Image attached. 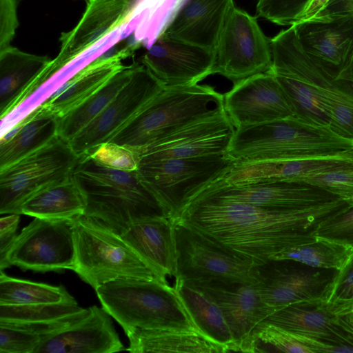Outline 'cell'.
I'll list each match as a JSON object with an SVG mask.
<instances>
[{"mask_svg": "<svg viewBox=\"0 0 353 353\" xmlns=\"http://www.w3.org/2000/svg\"><path fill=\"white\" fill-rule=\"evenodd\" d=\"M19 214L0 219V270L3 271L9 267L7 261L8 253L12 246L17 236V230L19 222Z\"/></svg>", "mask_w": 353, "mask_h": 353, "instance_id": "cell-44", "label": "cell"}, {"mask_svg": "<svg viewBox=\"0 0 353 353\" xmlns=\"http://www.w3.org/2000/svg\"><path fill=\"white\" fill-rule=\"evenodd\" d=\"M174 289L198 330L209 339L236 352L231 330L212 297L194 285L177 280Z\"/></svg>", "mask_w": 353, "mask_h": 353, "instance_id": "cell-31", "label": "cell"}, {"mask_svg": "<svg viewBox=\"0 0 353 353\" xmlns=\"http://www.w3.org/2000/svg\"><path fill=\"white\" fill-rule=\"evenodd\" d=\"M212 74L236 83L272 70L271 39L256 17L234 6L225 22L214 48Z\"/></svg>", "mask_w": 353, "mask_h": 353, "instance_id": "cell-11", "label": "cell"}, {"mask_svg": "<svg viewBox=\"0 0 353 353\" xmlns=\"http://www.w3.org/2000/svg\"><path fill=\"white\" fill-rule=\"evenodd\" d=\"M227 154L237 163L353 157V139L291 117L235 129Z\"/></svg>", "mask_w": 353, "mask_h": 353, "instance_id": "cell-2", "label": "cell"}, {"mask_svg": "<svg viewBox=\"0 0 353 353\" xmlns=\"http://www.w3.org/2000/svg\"><path fill=\"white\" fill-rule=\"evenodd\" d=\"M313 234L316 238L339 243L353 250V205L323 221Z\"/></svg>", "mask_w": 353, "mask_h": 353, "instance_id": "cell-41", "label": "cell"}, {"mask_svg": "<svg viewBox=\"0 0 353 353\" xmlns=\"http://www.w3.org/2000/svg\"><path fill=\"white\" fill-rule=\"evenodd\" d=\"M59 118L38 107L0 137V168L42 148L58 136Z\"/></svg>", "mask_w": 353, "mask_h": 353, "instance_id": "cell-29", "label": "cell"}, {"mask_svg": "<svg viewBox=\"0 0 353 353\" xmlns=\"http://www.w3.org/2000/svg\"><path fill=\"white\" fill-rule=\"evenodd\" d=\"M190 283L208 294L219 307L232 333L236 352H253L254 334L272 313L256 283L218 281Z\"/></svg>", "mask_w": 353, "mask_h": 353, "instance_id": "cell-18", "label": "cell"}, {"mask_svg": "<svg viewBox=\"0 0 353 353\" xmlns=\"http://www.w3.org/2000/svg\"><path fill=\"white\" fill-rule=\"evenodd\" d=\"M10 265L23 270H72L75 248L72 221L34 217L17 235L7 255Z\"/></svg>", "mask_w": 353, "mask_h": 353, "instance_id": "cell-12", "label": "cell"}, {"mask_svg": "<svg viewBox=\"0 0 353 353\" xmlns=\"http://www.w3.org/2000/svg\"><path fill=\"white\" fill-rule=\"evenodd\" d=\"M310 0H257L256 12L274 23L292 26L299 17Z\"/></svg>", "mask_w": 353, "mask_h": 353, "instance_id": "cell-42", "label": "cell"}, {"mask_svg": "<svg viewBox=\"0 0 353 353\" xmlns=\"http://www.w3.org/2000/svg\"><path fill=\"white\" fill-rule=\"evenodd\" d=\"M336 323L345 332L353 345V310L337 315Z\"/></svg>", "mask_w": 353, "mask_h": 353, "instance_id": "cell-46", "label": "cell"}, {"mask_svg": "<svg viewBox=\"0 0 353 353\" xmlns=\"http://www.w3.org/2000/svg\"><path fill=\"white\" fill-rule=\"evenodd\" d=\"M77 302L32 305L0 304V323H35L60 319L83 311Z\"/></svg>", "mask_w": 353, "mask_h": 353, "instance_id": "cell-36", "label": "cell"}, {"mask_svg": "<svg viewBox=\"0 0 353 353\" xmlns=\"http://www.w3.org/2000/svg\"><path fill=\"white\" fill-rule=\"evenodd\" d=\"M297 181L321 188L353 205V165L307 176Z\"/></svg>", "mask_w": 353, "mask_h": 353, "instance_id": "cell-39", "label": "cell"}, {"mask_svg": "<svg viewBox=\"0 0 353 353\" xmlns=\"http://www.w3.org/2000/svg\"><path fill=\"white\" fill-rule=\"evenodd\" d=\"M72 178L84 196V215L101 221L119 235L139 221L168 217L136 170L109 168L84 154L79 156Z\"/></svg>", "mask_w": 353, "mask_h": 353, "instance_id": "cell-3", "label": "cell"}, {"mask_svg": "<svg viewBox=\"0 0 353 353\" xmlns=\"http://www.w3.org/2000/svg\"><path fill=\"white\" fill-rule=\"evenodd\" d=\"M224 109L235 129L294 117L292 106L272 71L234 83Z\"/></svg>", "mask_w": 353, "mask_h": 353, "instance_id": "cell-15", "label": "cell"}, {"mask_svg": "<svg viewBox=\"0 0 353 353\" xmlns=\"http://www.w3.org/2000/svg\"><path fill=\"white\" fill-rule=\"evenodd\" d=\"M79 156L59 135L39 150L0 168V213L21 214L37 192L68 179Z\"/></svg>", "mask_w": 353, "mask_h": 353, "instance_id": "cell-10", "label": "cell"}, {"mask_svg": "<svg viewBox=\"0 0 353 353\" xmlns=\"http://www.w3.org/2000/svg\"><path fill=\"white\" fill-rule=\"evenodd\" d=\"M272 72L286 94L294 117L330 126L325 110L337 107L347 98V83L336 79L304 51L292 26L271 39Z\"/></svg>", "mask_w": 353, "mask_h": 353, "instance_id": "cell-4", "label": "cell"}, {"mask_svg": "<svg viewBox=\"0 0 353 353\" xmlns=\"http://www.w3.org/2000/svg\"><path fill=\"white\" fill-rule=\"evenodd\" d=\"M70 327L52 335L34 353H112L124 350L110 315L97 305Z\"/></svg>", "mask_w": 353, "mask_h": 353, "instance_id": "cell-23", "label": "cell"}, {"mask_svg": "<svg viewBox=\"0 0 353 353\" xmlns=\"http://www.w3.org/2000/svg\"><path fill=\"white\" fill-rule=\"evenodd\" d=\"M165 88L142 63H134L130 81L103 112L70 141L78 155L108 141Z\"/></svg>", "mask_w": 353, "mask_h": 353, "instance_id": "cell-13", "label": "cell"}, {"mask_svg": "<svg viewBox=\"0 0 353 353\" xmlns=\"http://www.w3.org/2000/svg\"><path fill=\"white\" fill-rule=\"evenodd\" d=\"M234 0H187L159 34L215 48Z\"/></svg>", "mask_w": 353, "mask_h": 353, "instance_id": "cell-24", "label": "cell"}, {"mask_svg": "<svg viewBox=\"0 0 353 353\" xmlns=\"http://www.w3.org/2000/svg\"><path fill=\"white\" fill-rule=\"evenodd\" d=\"M292 260L271 259L255 267L256 285L272 312L289 305L322 299L334 273Z\"/></svg>", "mask_w": 353, "mask_h": 353, "instance_id": "cell-14", "label": "cell"}, {"mask_svg": "<svg viewBox=\"0 0 353 353\" xmlns=\"http://www.w3.org/2000/svg\"><path fill=\"white\" fill-rule=\"evenodd\" d=\"M131 45L108 56L96 58L78 72L39 107L59 119L103 86L124 66L122 61L132 56Z\"/></svg>", "mask_w": 353, "mask_h": 353, "instance_id": "cell-25", "label": "cell"}, {"mask_svg": "<svg viewBox=\"0 0 353 353\" xmlns=\"http://www.w3.org/2000/svg\"><path fill=\"white\" fill-rule=\"evenodd\" d=\"M60 302H76V300L63 285L16 279L1 271L0 304L20 305Z\"/></svg>", "mask_w": 353, "mask_h": 353, "instance_id": "cell-35", "label": "cell"}, {"mask_svg": "<svg viewBox=\"0 0 353 353\" xmlns=\"http://www.w3.org/2000/svg\"><path fill=\"white\" fill-rule=\"evenodd\" d=\"M341 17H353V0H329L314 17L332 18Z\"/></svg>", "mask_w": 353, "mask_h": 353, "instance_id": "cell-45", "label": "cell"}, {"mask_svg": "<svg viewBox=\"0 0 353 353\" xmlns=\"http://www.w3.org/2000/svg\"><path fill=\"white\" fill-rule=\"evenodd\" d=\"M352 253L353 250L345 245L316 238L290 247L271 259L292 260L314 268L339 271L347 263Z\"/></svg>", "mask_w": 353, "mask_h": 353, "instance_id": "cell-34", "label": "cell"}, {"mask_svg": "<svg viewBox=\"0 0 353 353\" xmlns=\"http://www.w3.org/2000/svg\"><path fill=\"white\" fill-rule=\"evenodd\" d=\"M173 222L177 280L256 283L255 267L260 263L196 228Z\"/></svg>", "mask_w": 353, "mask_h": 353, "instance_id": "cell-9", "label": "cell"}, {"mask_svg": "<svg viewBox=\"0 0 353 353\" xmlns=\"http://www.w3.org/2000/svg\"><path fill=\"white\" fill-rule=\"evenodd\" d=\"M86 1H89V0H86Z\"/></svg>", "mask_w": 353, "mask_h": 353, "instance_id": "cell-49", "label": "cell"}, {"mask_svg": "<svg viewBox=\"0 0 353 353\" xmlns=\"http://www.w3.org/2000/svg\"><path fill=\"white\" fill-rule=\"evenodd\" d=\"M292 26L306 54L335 77L353 52V17H314Z\"/></svg>", "mask_w": 353, "mask_h": 353, "instance_id": "cell-21", "label": "cell"}, {"mask_svg": "<svg viewBox=\"0 0 353 353\" xmlns=\"http://www.w3.org/2000/svg\"><path fill=\"white\" fill-rule=\"evenodd\" d=\"M199 194L270 209L303 208L341 199L321 188L302 181L270 180L229 185L221 177Z\"/></svg>", "mask_w": 353, "mask_h": 353, "instance_id": "cell-16", "label": "cell"}, {"mask_svg": "<svg viewBox=\"0 0 353 353\" xmlns=\"http://www.w3.org/2000/svg\"><path fill=\"white\" fill-rule=\"evenodd\" d=\"M349 206L337 199L303 208L270 209L199 194L174 221L261 263L290 247L314 241L318 225Z\"/></svg>", "mask_w": 353, "mask_h": 353, "instance_id": "cell-1", "label": "cell"}, {"mask_svg": "<svg viewBox=\"0 0 353 353\" xmlns=\"http://www.w3.org/2000/svg\"><path fill=\"white\" fill-rule=\"evenodd\" d=\"M134 63L124 65L103 86L59 120L58 135L70 141L95 119L130 81Z\"/></svg>", "mask_w": 353, "mask_h": 353, "instance_id": "cell-33", "label": "cell"}, {"mask_svg": "<svg viewBox=\"0 0 353 353\" xmlns=\"http://www.w3.org/2000/svg\"><path fill=\"white\" fill-rule=\"evenodd\" d=\"M224 96L198 83L165 87L108 141L139 152L189 123L224 110Z\"/></svg>", "mask_w": 353, "mask_h": 353, "instance_id": "cell-6", "label": "cell"}, {"mask_svg": "<svg viewBox=\"0 0 353 353\" xmlns=\"http://www.w3.org/2000/svg\"><path fill=\"white\" fill-rule=\"evenodd\" d=\"M72 221L75 248L72 270L95 290L119 279L158 280L121 236L103 222L84 214Z\"/></svg>", "mask_w": 353, "mask_h": 353, "instance_id": "cell-7", "label": "cell"}, {"mask_svg": "<svg viewBox=\"0 0 353 353\" xmlns=\"http://www.w3.org/2000/svg\"><path fill=\"white\" fill-rule=\"evenodd\" d=\"M51 59L10 46L0 52V117L8 112L50 65Z\"/></svg>", "mask_w": 353, "mask_h": 353, "instance_id": "cell-28", "label": "cell"}, {"mask_svg": "<svg viewBox=\"0 0 353 353\" xmlns=\"http://www.w3.org/2000/svg\"><path fill=\"white\" fill-rule=\"evenodd\" d=\"M353 165V157H330L236 163L221 179L229 185L261 181L301 179Z\"/></svg>", "mask_w": 353, "mask_h": 353, "instance_id": "cell-27", "label": "cell"}, {"mask_svg": "<svg viewBox=\"0 0 353 353\" xmlns=\"http://www.w3.org/2000/svg\"><path fill=\"white\" fill-rule=\"evenodd\" d=\"M328 1L329 0H310L301 14L298 22L308 20L315 17Z\"/></svg>", "mask_w": 353, "mask_h": 353, "instance_id": "cell-47", "label": "cell"}, {"mask_svg": "<svg viewBox=\"0 0 353 353\" xmlns=\"http://www.w3.org/2000/svg\"><path fill=\"white\" fill-rule=\"evenodd\" d=\"M335 78L339 80L345 81L353 85V52Z\"/></svg>", "mask_w": 353, "mask_h": 353, "instance_id": "cell-48", "label": "cell"}, {"mask_svg": "<svg viewBox=\"0 0 353 353\" xmlns=\"http://www.w3.org/2000/svg\"><path fill=\"white\" fill-rule=\"evenodd\" d=\"M95 291L102 307L125 332L139 328L201 333L175 289L159 280L119 279L100 285Z\"/></svg>", "mask_w": 353, "mask_h": 353, "instance_id": "cell-5", "label": "cell"}, {"mask_svg": "<svg viewBox=\"0 0 353 353\" xmlns=\"http://www.w3.org/2000/svg\"><path fill=\"white\" fill-rule=\"evenodd\" d=\"M234 131L224 110L192 122L139 151V161L225 154Z\"/></svg>", "mask_w": 353, "mask_h": 353, "instance_id": "cell-17", "label": "cell"}, {"mask_svg": "<svg viewBox=\"0 0 353 353\" xmlns=\"http://www.w3.org/2000/svg\"><path fill=\"white\" fill-rule=\"evenodd\" d=\"M84 196L72 178L52 185L31 196L21 207V214L41 219L72 220L83 215Z\"/></svg>", "mask_w": 353, "mask_h": 353, "instance_id": "cell-32", "label": "cell"}, {"mask_svg": "<svg viewBox=\"0 0 353 353\" xmlns=\"http://www.w3.org/2000/svg\"><path fill=\"white\" fill-rule=\"evenodd\" d=\"M129 339L127 351L142 352L221 353L229 352L224 345L198 332L135 328L125 332Z\"/></svg>", "mask_w": 353, "mask_h": 353, "instance_id": "cell-30", "label": "cell"}, {"mask_svg": "<svg viewBox=\"0 0 353 353\" xmlns=\"http://www.w3.org/2000/svg\"><path fill=\"white\" fill-rule=\"evenodd\" d=\"M322 300L337 315L353 310V253L347 263L335 271Z\"/></svg>", "mask_w": 353, "mask_h": 353, "instance_id": "cell-38", "label": "cell"}, {"mask_svg": "<svg viewBox=\"0 0 353 353\" xmlns=\"http://www.w3.org/2000/svg\"><path fill=\"white\" fill-rule=\"evenodd\" d=\"M120 236L158 280L170 285L169 278L175 285L177 256L172 220L168 217L145 219L134 223Z\"/></svg>", "mask_w": 353, "mask_h": 353, "instance_id": "cell-22", "label": "cell"}, {"mask_svg": "<svg viewBox=\"0 0 353 353\" xmlns=\"http://www.w3.org/2000/svg\"><path fill=\"white\" fill-rule=\"evenodd\" d=\"M20 0H0V52L11 46L19 27L17 9Z\"/></svg>", "mask_w": 353, "mask_h": 353, "instance_id": "cell-43", "label": "cell"}, {"mask_svg": "<svg viewBox=\"0 0 353 353\" xmlns=\"http://www.w3.org/2000/svg\"><path fill=\"white\" fill-rule=\"evenodd\" d=\"M98 163L115 170H136L139 163V153L129 147L107 141L88 153Z\"/></svg>", "mask_w": 353, "mask_h": 353, "instance_id": "cell-40", "label": "cell"}, {"mask_svg": "<svg viewBox=\"0 0 353 353\" xmlns=\"http://www.w3.org/2000/svg\"><path fill=\"white\" fill-rule=\"evenodd\" d=\"M337 314L322 299L295 303L269 315L263 322L292 333L336 345L353 346L336 323Z\"/></svg>", "mask_w": 353, "mask_h": 353, "instance_id": "cell-26", "label": "cell"}, {"mask_svg": "<svg viewBox=\"0 0 353 353\" xmlns=\"http://www.w3.org/2000/svg\"><path fill=\"white\" fill-rule=\"evenodd\" d=\"M132 0H89L75 27L60 37L57 56L39 79L41 82L73 62L102 38L120 26L130 13Z\"/></svg>", "mask_w": 353, "mask_h": 353, "instance_id": "cell-20", "label": "cell"}, {"mask_svg": "<svg viewBox=\"0 0 353 353\" xmlns=\"http://www.w3.org/2000/svg\"><path fill=\"white\" fill-rule=\"evenodd\" d=\"M312 353L294 333L273 324L261 323L253 336V352Z\"/></svg>", "mask_w": 353, "mask_h": 353, "instance_id": "cell-37", "label": "cell"}, {"mask_svg": "<svg viewBox=\"0 0 353 353\" xmlns=\"http://www.w3.org/2000/svg\"><path fill=\"white\" fill-rule=\"evenodd\" d=\"M236 163L227 153L139 160L136 171L141 181L163 206L169 219L174 221L202 191Z\"/></svg>", "mask_w": 353, "mask_h": 353, "instance_id": "cell-8", "label": "cell"}, {"mask_svg": "<svg viewBox=\"0 0 353 353\" xmlns=\"http://www.w3.org/2000/svg\"><path fill=\"white\" fill-rule=\"evenodd\" d=\"M214 49L165 37L159 34L141 59L146 67L165 87L198 83L212 74Z\"/></svg>", "mask_w": 353, "mask_h": 353, "instance_id": "cell-19", "label": "cell"}]
</instances>
